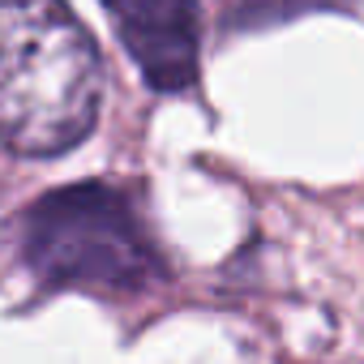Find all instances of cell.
<instances>
[{
    "label": "cell",
    "instance_id": "6da1fadb",
    "mask_svg": "<svg viewBox=\"0 0 364 364\" xmlns=\"http://www.w3.org/2000/svg\"><path fill=\"white\" fill-rule=\"evenodd\" d=\"M103 65L65 0H0V141L65 154L99 112Z\"/></svg>",
    "mask_w": 364,
    "mask_h": 364
},
{
    "label": "cell",
    "instance_id": "3957f363",
    "mask_svg": "<svg viewBox=\"0 0 364 364\" xmlns=\"http://www.w3.org/2000/svg\"><path fill=\"white\" fill-rule=\"evenodd\" d=\"M103 9L154 90L198 82V0H103Z\"/></svg>",
    "mask_w": 364,
    "mask_h": 364
},
{
    "label": "cell",
    "instance_id": "7a4b0ae2",
    "mask_svg": "<svg viewBox=\"0 0 364 364\" xmlns=\"http://www.w3.org/2000/svg\"><path fill=\"white\" fill-rule=\"evenodd\" d=\"M22 253L52 287L133 291L159 270V253L120 189L69 185L22 215Z\"/></svg>",
    "mask_w": 364,
    "mask_h": 364
}]
</instances>
